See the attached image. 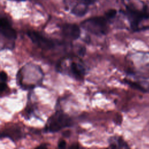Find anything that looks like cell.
<instances>
[{
	"mask_svg": "<svg viewBox=\"0 0 149 149\" xmlns=\"http://www.w3.org/2000/svg\"><path fill=\"white\" fill-rule=\"evenodd\" d=\"M73 120L71 118L62 111L55 112L48 119L45 131L46 132L55 133L64 128L72 126Z\"/></svg>",
	"mask_w": 149,
	"mask_h": 149,
	"instance_id": "cell-1",
	"label": "cell"
},
{
	"mask_svg": "<svg viewBox=\"0 0 149 149\" xmlns=\"http://www.w3.org/2000/svg\"><path fill=\"white\" fill-rule=\"evenodd\" d=\"M109 20L105 16H95L87 19L81 22V27L89 33L97 35H105L109 29Z\"/></svg>",
	"mask_w": 149,
	"mask_h": 149,
	"instance_id": "cell-2",
	"label": "cell"
},
{
	"mask_svg": "<svg viewBox=\"0 0 149 149\" xmlns=\"http://www.w3.org/2000/svg\"><path fill=\"white\" fill-rule=\"evenodd\" d=\"M126 15L131 28L134 30L138 29L139 23L142 20L148 17L145 7L139 9L133 4H130L126 6Z\"/></svg>",
	"mask_w": 149,
	"mask_h": 149,
	"instance_id": "cell-3",
	"label": "cell"
},
{
	"mask_svg": "<svg viewBox=\"0 0 149 149\" xmlns=\"http://www.w3.org/2000/svg\"><path fill=\"white\" fill-rule=\"evenodd\" d=\"M27 34L31 41L42 49H51L55 47V42L51 39L44 36L39 32L30 30Z\"/></svg>",
	"mask_w": 149,
	"mask_h": 149,
	"instance_id": "cell-4",
	"label": "cell"
},
{
	"mask_svg": "<svg viewBox=\"0 0 149 149\" xmlns=\"http://www.w3.org/2000/svg\"><path fill=\"white\" fill-rule=\"evenodd\" d=\"M0 31L1 35L6 39L15 40L17 37L16 31L12 27L9 20L6 17H2L1 19Z\"/></svg>",
	"mask_w": 149,
	"mask_h": 149,
	"instance_id": "cell-5",
	"label": "cell"
},
{
	"mask_svg": "<svg viewBox=\"0 0 149 149\" xmlns=\"http://www.w3.org/2000/svg\"><path fill=\"white\" fill-rule=\"evenodd\" d=\"M62 33L65 37L73 40L78 39L81 34L79 27L73 23L64 24L62 27Z\"/></svg>",
	"mask_w": 149,
	"mask_h": 149,
	"instance_id": "cell-6",
	"label": "cell"
},
{
	"mask_svg": "<svg viewBox=\"0 0 149 149\" xmlns=\"http://www.w3.org/2000/svg\"><path fill=\"white\" fill-rule=\"evenodd\" d=\"M69 72L76 79L80 80L84 77L85 70L83 66L80 62L72 61L69 65Z\"/></svg>",
	"mask_w": 149,
	"mask_h": 149,
	"instance_id": "cell-7",
	"label": "cell"
},
{
	"mask_svg": "<svg viewBox=\"0 0 149 149\" xmlns=\"http://www.w3.org/2000/svg\"><path fill=\"white\" fill-rule=\"evenodd\" d=\"M109 145L112 148H128L127 143L120 137H112L109 140Z\"/></svg>",
	"mask_w": 149,
	"mask_h": 149,
	"instance_id": "cell-8",
	"label": "cell"
},
{
	"mask_svg": "<svg viewBox=\"0 0 149 149\" xmlns=\"http://www.w3.org/2000/svg\"><path fill=\"white\" fill-rule=\"evenodd\" d=\"M116 15V10L115 9H110L108 10L105 14V16L110 20L112 19H113Z\"/></svg>",
	"mask_w": 149,
	"mask_h": 149,
	"instance_id": "cell-9",
	"label": "cell"
},
{
	"mask_svg": "<svg viewBox=\"0 0 149 149\" xmlns=\"http://www.w3.org/2000/svg\"><path fill=\"white\" fill-rule=\"evenodd\" d=\"M126 82L128 84H129V85H130L132 87H133V88H134L140 90H141V91H144L143 88L141 87L140 85L137 84L136 83L132 82V81H126Z\"/></svg>",
	"mask_w": 149,
	"mask_h": 149,
	"instance_id": "cell-10",
	"label": "cell"
},
{
	"mask_svg": "<svg viewBox=\"0 0 149 149\" xmlns=\"http://www.w3.org/2000/svg\"><path fill=\"white\" fill-rule=\"evenodd\" d=\"M95 1L96 0H80V2L79 3L88 7V6H89L90 5L94 3Z\"/></svg>",
	"mask_w": 149,
	"mask_h": 149,
	"instance_id": "cell-11",
	"label": "cell"
},
{
	"mask_svg": "<svg viewBox=\"0 0 149 149\" xmlns=\"http://www.w3.org/2000/svg\"><path fill=\"white\" fill-rule=\"evenodd\" d=\"M7 79H8V76L6 73L4 71H1V75H0L1 82H6Z\"/></svg>",
	"mask_w": 149,
	"mask_h": 149,
	"instance_id": "cell-12",
	"label": "cell"
},
{
	"mask_svg": "<svg viewBox=\"0 0 149 149\" xmlns=\"http://www.w3.org/2000/svg\"><path fill=\"white\" fill-rule=\"evenodd\" d=\"M66 146V141L63 140H61L58 143V147L59 148H63Z\"/></svg>",
	"mask_w": 149,
	"mask_h": 149,
	"instance_id": "cell-13",
	"label": "cell"
},
{
	"mask_svg": "<svg viewBox=\"0 0 149 149\" xmlns=\"http://www.w3.org/2000/svg\"><path fill=\"white\" fill-rule=\"evenodd\" d=\"M6 87V82H1V85H0L1 93H2L5 90Z\"/></svg>",
	"mask_w": 149,
	"mask_h": 149,
	"instance_id": "cell-14",
	"label": "cell"
},
{
	"mask_svg": "<svg viewBox=\"0 0 149 149\" xmlns=\"http://www.w3.org/2000/svg\"><path fill=\"white\" fill-rule=\"evenodd\" d=\"M44 144H41V145H40V146H38L37 147V148H46L47 147V146H44Z\"/></svg>",
	"mask_w": 149,
	"mask_h": 149,
	"instance_id": "cell-15",
	"label": "cell"
},
{
	"mask_svg": "<svg viewBox=\"0 0 149 149\" xmlns=\"http://www.w3.org/2000/svg\"><path fill=\"white\" fill-rule=\"evenodd\" d=\"M15 1H25V0H15Z\"/></svg>",
	"mask_w": 149,
	"mask_h": 149,
	"instance_id": "cell-16",
	"label": "cell"
}]
</instances>
